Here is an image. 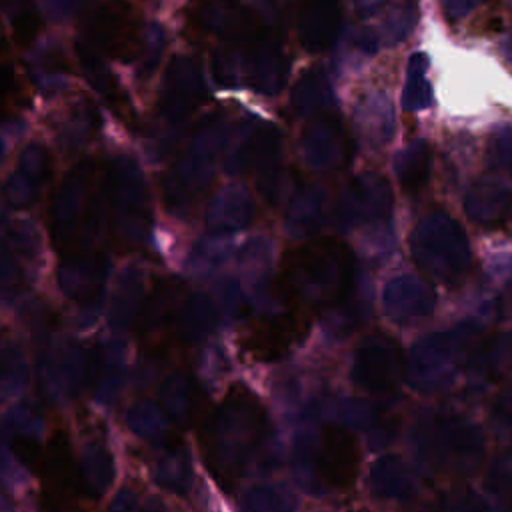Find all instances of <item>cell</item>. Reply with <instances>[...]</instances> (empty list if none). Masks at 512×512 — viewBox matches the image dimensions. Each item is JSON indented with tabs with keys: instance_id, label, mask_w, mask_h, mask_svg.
Masks as SVG:
<instances>
[{
	"instance_id": "23",
	"label": "cell",
	"mask_w": 512,
	"mask_h": 512,
	"mask_svg": "<svg viewBox=\"0 0 512 512\" xmlns=\"http://www.w3.org/2000/svg\"><path fill=\"white\" fill-rule=\"evenodd\" d=\"M414 20H416L414 4L402 2L396 8H392V14L382 24L386 40L388 42H400L414 28Z\"/></svg>"
},
{
	"instance_id": "3",
	"label": "cell",
	"mask_w": 512,
	"mask_h": 512,
	"mask_svg": "<svg viewBox=\"0 0 512 512\" xmlns=\"http://www.w3.org/2000/svg\"><path fill=\"white\" fill-rule=\"evenodd\" d=\"M410 246L418 266L444 282L464 276L472 260L462 226L442 210L426 214L416 224Z\"/></svg>"
},
{
	"instance_id": "7",
	"label": "cell",
	"mask_w": 512,
	"mask_h": 512,
	"mask_svg": "<svg viewBox=\"0 0 512 512\" xmlns=\"http://www.w3.org/2000/svg\"><path fill=\"white\" fill-rule=\"evenodd\" d=\"M350 146L342 122L330 114L314 116L302 136V154L310 168L334 170L348 158Z\"/></svg>"
},
{
	"instance_id": "24",
	"label": "cell",
	"mask_w": 512,
	"mask_h": 512,
	"mask_svg": "<svg viewBox=\"0 0 512 512\" xmlns=\"http://www.w3.org/2000/svg\"><path fill=\"white\" fill-rule=\"evenodd\" d=\"M486 158L496 170H512V128H502L490 138Z\"/></svg>"
},
{
	"instance_id": "20",
	"label": "cell",
	"mask_w": 512,
	"mask_h": 512,
	"mask_svg": "<svg viewBox=\"0 0 512 512\" xmlns=\"http://www.w3.org/2000/svg\"><path fill=\"white\" fill-rule=\"evenodd\" d=\"M28 100V86L12 64H0V114H10Z\"/></svg>"
},
{
	"instance_id": "22",
	"label": "cell",
	"mask_w": 512,
	"mask_h": 512,
	"mask_svg": "<svg viewBox=\"0 0 512 512\" xmlns=\"http://www.w3.org/2000/svg\"><path fill=\"white\" fill-rule=\"evenodd\" d=\"M164 424L166 422L162 410L152 402L134 404L128 412V426L144 438H158L164 430Z\"/></svg>"
},
{
	"instance_id": "8",
	"label": "cell",
	"mask_w": 512,
	"mask_h": 512,
	"mask_svg": "<svg viewBox=\"0 0 512 512\" xmlns=\"http://www.w3.org/2000/svg\"><path fill=\"white\" fill-rule=\"evenodd\" d=\"M248 166L254 168L258 188L268 200L274 202L282 196V132L272 122H264L250 132Z\"/></svg>"
},
{
	"instance_id": "5",
	"label": "cell",
	"mask_w": 512,
	"mask_h": 512,
	"mask_svg": "<svg viewBox=\"0 0 512 512\" xmlns=\"http://www.w3.org/2000/svg\"><path fill=\"white\" fill-rule=\"evenodd\" d=\"M360 450L352 432L342 426H326L316 450L318 476L336 490L350 488L358 476Z\"/></svg>"
},
{
	"instance_id": "11",
	"label": "cell",
	"mask_w": 512,
	"mask_h": 512,
	"mask_svg": "<svg viewBox=\"0 0 512 512\" xmlns=\"http://www.w3.org/2000/svg\"><path fill=\"white\" fill-rule=\"evenodd\" d=\"M434 306L432 288L418 276L404 274L392 278L384 288V308L394 320H410L424 316Z\"/></svg>"
},
{
	"instance_id": "9",
	"label": "cell",
	"mask_w": 512,
	"mask_h": 512,
	"mask_svg": "<svg viewBox=\"0 0 512 512\" xmlns=\"http://www.w3.org/2000/svg\"><path fill=\"white\" fill-rule=\"evenodd\" d=\"M88 34L94 44L108 54H126L136 42V16L130 6L110 0L96 8L88 20Z\"/></svg>"
},
{
	"instance_id": "18",
	"label": "cell",
	"mask_w": 512,
	"mask_h": 512,
	"mask_svg": "<svg viewBox=\"0 0 512 512\" xmlns=\"http://www.w3.org/2000/svg\"><path fill=\"white\" fill-rule=\"evenodd\" d=\"M80 474L84 488L90 494L102 496L114 478V464L110 454L102 446H88L80 460Z\"/></svg>"
},
{
	"instance_id": "29",
	"label": "cell",
	"mask_w": 512,
	"mask_h": 512,
	"mask_svg": "<svg viewBox=\"0 0 512 512\" xmlns=\"http://www.w3.org/2000/svg\"><path fill=\"white\" fill-rule=\"evenodd\" d=\"M0 366H2V362H0Z\"/></svg>"
},
{
	"instance_id": "27",
	"label": "cell",
	"mask_w": 512,
	"mask_h": 512,
	"mask_svg": "<svg viewBox=\"0 0 512 512\" xmlns=\"http://www.w3.org/2000/svg\"><path fill=\"white\" fill-rule=\"evenodd\" d=\"M388 2L392 0H356V10L360 16H374L376 12L384 10Z\"/></svg>"
},
{
	"instance_id": "28",
	"label": "cell",
	"mask_w": 512,
	"mask_h": 512,
	"mask_svg": "<svg viewBox=\"0 0 512 512\" xmlns=\"http://www.w3.org/2000/svg\"><path fill=\"white\" fill-rule=\"evenodd\" d=\"M502 52H504V56H506V60L508 62H512V30L506 34V38H504V44H502Z\"/></svg>"
},
{
	"instance_id": "2",
	"label": "cell",
	"mask_w": 512,
	"mask_h": 512,
	"mask_svg": "<svg viewBox=\"0 0 512 512\" xmlns=\"http://www.w3.org/2000/svg\"><path fill=\"white\" fill-rule=\"evenodd\" d=\"M288 292L302 304L320 308L348 296L354 280V258L338 240H318L290 254L284 270Z\"/></svg>"
},
{
	"instance_id": "10",
	"label": "cell",
	"mask_w": 512,
	"mask_h": 512,
	"mask_svg": "<svg viewBox=\"0 0 512 512\" xmlns=\"http://www.w3.org/2000/svg\"><path fill=\"white\" fill-rule=\"evenodd\" d=\"M342 8L338 0H302L296 16L298 38L308 52L328 50L340 32Z\"/></svg>"
},
{
	"instance_id": "14",
	"label": "cell",
	"mask_w": 512,
	"mask_h": 512,
	"mask_svg": "<svg viewBox=\"0 0 512 512\" xmlns=\"http://www.w3.org/2000/svg\"><path fill=\"white\" fill-rule=\"evenodd\" d=\"M332 104V86L320 68L304 72L294 90H292V106L300 116L314 118L324 114L326 108Z\"/></svg>"
},
{
	"instance_id": "12",
	"label": "cell",
	"mask_w": 512,
	"mask_h": 512,
	"mask_svg": "<svg viewBox=\"0 0 512 512\" xmlns=\"http://www.w3.org/2000/svg\"><path fill=\"white\" fill-rule=\"evenodd\" d=\"M508 202V184L496 176H482L470 186L464 198V210L470 220L488 226L502 220L508 210Z\"/></svg>"
},
{
	"instance_id": "15",
	"label": "cell",
	"mask_w": 512,
	"mask_h": 512,
	"mask_svg": "<svg viewBox=\"0 0 512 512\" xmlns=\"http://www.w3.org/2000/svg\"><path fill=\"white\" fill-rule=\"evenodd\" d=\"M394 172L406 194H418L430 176V148L424 140L404 146L394 158Z\"/></svg>"
},
{
	"instance_id": "19",
	"label": "cell",
	"mask_w": 512,
	"mask_h": 512,
	"mask_svg": "<svg viewBox=\"0 0 512 512\" xmlns=\"http://www.w3.org/2000/svg\"><path fill=\"white\" fill-rule=\"evenodd\" d=\"M426 68H428V58L422 52L412 54L408 62V76H406V86L402 90V106L404 110L416 112L432 104V88L430 82L426 80Z\"/></svg>"
},
{
	"instance_id": "13",
	"label": "cell",
	"mask_w": 512,
	"mask_h": 512,
	"mask_svg": "<svg viewBox=\"0 0 512 512\" xmlns=\"http://www.w3.org/2000/svg\"><path fill=\"white\" fill-rule=\"evenodd\" d=\"M328 194L322 186L302 188L290 202L286 214V230L294 238H308L316 234L326 220Z\"/></svg>"
},
{
	"instance_id": "16",
	"label": "cell",
	"mask_w": 512,
	"mask_h": 512,
	"mask_svg": "<svg viewBox=\"0 0 512 512\" xmlns=\"http://www.w3.org/2000/svg\"><path fill=\"white\" fill-rule=\"evenodd\" d=\"M252 218V198L246 188L230 186L226 188L210 208V226L216 230H238L246 226Z\"/></svg>"
},
{
	"instance_id": "25",
	"label": "cell",
	"mask_w": 512,
	"mask_h": 512,
	"mask_svg": "<svg viewBox=\"0 0 512 512\" xmlns=\"http://www.w3.org/2000/svg\"><path fill=\"white\" fill-rule=\"evenodd\" d=\"M186 396H188V388H186V384L180 378H172V380H168L164 384L162 402L172 412H182L186 408V400H182Z\"/></svg>"
},
{
	"instance_id": "21",
	"label": "cell",
	"mask_w": 512,
	"mask_h": 512,
	"mask_svg": "<svg viewBox=\"0 0 512 512\" xmlns=\"http://www.w3.org/2000/svg\"><path fill=\"white\" fill-rule=\"evenodd\" d=\"M212 324V306L204 298H190L178 316V330L186 338H198Z\"/></svg>"
},
{
	"instance_id": "1",
	"label": "cell",
	"mask_w": 512,
	"mask_h": 512,
	"mask_svg": "<svg viewBox=\"0 0 512 512\" xmlns=\"http://www.w3.org/2000/svg\"><path fill=\"white\" fill-rule=\"evenodd\" d=\"M266 410L252 390L236 384L206 420L202 432L204 460L214 478L234 486L266 434Z\"/></svg>"
},
{
	"instance_id": "4",
	"label": "cell",
	"mask_w": 512,
	"mask_h": 512,
	"mask_svg": "<svg viewBox=\"0 0 512 512\" xmlns=\"http://www.w3.org/2000/svg\"><path fill=\"white\" fill-rule=\"evenodd\" d=\"M392 206L394 196L390 182L382 174L364 172L340 192L334 206V222L340 230L374 224L386 220Z\"/></svg>"
},
{
	"instance_id": "17",
	"label": "cell",
	"mask_w": 512,
	"mask_h": 512,
	"mask_svg": "<svg viewBox=\"0 0 512 512\" xmlns=\"http://www.w3.org/2000/svg\"><path fill=\"white\" fill-rule=\"evenodd\" d=\"M356 118L370 144L382 146L394 134V110L384 94H370L364 98L358 104Z\"/></svg>"
},
{
	"instance_id": "6",
	"label": "cell",
	"mask_w": 512,
	"mask_h": 512,
	"mask_svg": "<svg viewBox=\"0 0 512 512\" xmlns=\"http://www.w3.org/2000/svg\"><path fill=\"white\" fill-rule=\"evenodd\" d=\"M246 74L258 94L274 96L282 90L288 76V58L278 36L262 26L248 40Z\"/></svg>"
},
{
	"instance_id": "26",
	"label": "cell",
	"mask_w": 512,
	"mask_h": 512,
	"mask_svg": "<svg viewBox=\"0 0 512 512\" xmlns=\"http://www.w3.org/2000/svg\"><path fill=\"white\" fill-rule=\"evenodd\" d=\"M480 0H442L444 10L450 18H460L464 14H468Z\"/></svg>"
}]
</instances>
